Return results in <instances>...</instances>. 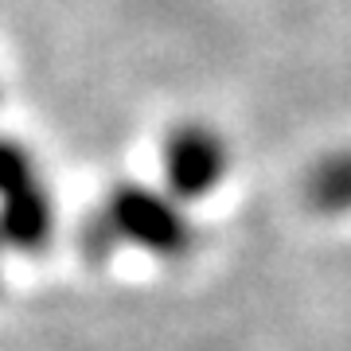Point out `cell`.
I'll return each instance as SVG.
<instances>
[{
    "mask_svg": "<svg viewBox=\"0 0 351 351\" xmlns=\"http://www.w3.org/2000/svg\"><path fill=\"white\" fill-rule=\"evenodd\" d=\"M101 226L110 230V239H125L156 258H184L191 250V226L180 207L168 195H156L141 184L113 188Z\"/></svg>",
    "mask_w": 351,
    "mask_h": 351,
    "instance_id": "1",
    "label": "cell"
},
{
    "mask_svg": "<svg viewBox=\"0 0 351 351\" xmlns=\"http://www.w3.org/2000/svg\"><path fill=\"white\" fill-rule=\"evenodd\" d=\"M304 199L320 215H351V149L316 164L304 184Z\"/></svg>",
    "mask_w": 351,
    "mask_h": 351,
    "instance_id": "4",
    "label": "cell"
},
{
    "mask_svg": "<svg viewBox=\"0 0 351 351\" xmlns=\"http://www.w3.org/2000/svg\"><path fill=\"white\" fill-rule=\"evenodd\" d=\"M51 239V199L39 180L8 191L0 199V242L16 250H39Z\"/></svg>",
    "mask_w": 351,
    "mask_h": 351,
    "instance_id": "3",
    "label": "cell"
},
{
    "mask_svg": "<svg viewBox=\"0 0 351 351\" xmlns=\"http://www.w3.org/2000/svg\"><path fill=\"white\" fill-rule=\"evenodd\" d=\"M226 176V145L215 129L188 121L176 125L164 145V180L176 199H203Z\"/></svg>",
    "mask_w": 351,
    "mask_h": 351,
    "instance_id": "2",
    "label": "cell"
},
{
    "mask_svg": "<svg viewBox=\"0 0 351 351\" xmlns=\"http://www.w3.org/2000/svg\"><path fill=\"white\" fill-rule=\"evenodd\" d=\"M36 180V168L27 160V152L16 145V141H4L0 137V199L8 195V191L24 188Z\"/></svg>",
    "mask_w": 351,
    "mask_h": 351,
    "instance_id": "5",
    "label": "cell"
}]
</instances>
